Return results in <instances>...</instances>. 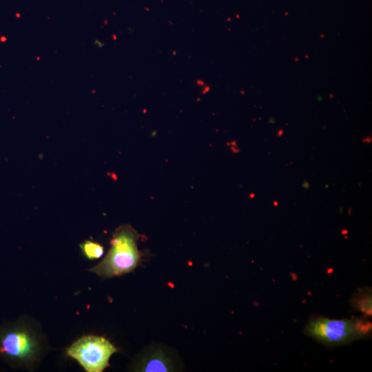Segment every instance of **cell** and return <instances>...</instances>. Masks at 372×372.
I'll return each mask as SVG.
<instances>
[{
  "label": "cell",
  "instance_id": "cell-3",
  "mask_svg": "<svg viewBox=\"0 0 372 372\" xmlns=\"http://www.w3.org/2000/svg\"><path fill=\"white\" fill-rule=\"evenodd\" d=\"M304 331L324 345L337 347L368 337L371 324L362 318L332 319L316 316L308 320Z\"/></svg>",
  "mask_w": 372,
  "mask_h": 372
},
{
  "label": "cell",
  "instance_id": "cell-1",
  "mask_svg": "<svg viewBox=\"0 0 372 372\" xmlns=\"http://www.w3.org/2000/svg\"><path fill=\"white\" fill-rule=\"evenodd\" d=\"M45 351L44 337L30 320L20 318L0 325V358L12 367L30 370Z\"/></svg>",
  "mask_w": 372,
  "mask_h": 372
},
{
  "label": "cell",
  "instance_id": "cell-7",
  "mask_svg": "<svg viewBox=\"0 0 372 372\" xmlns=\"http://www.w3.org/2000/svg\"><path fill=\"white\" fill-rule=\"evenodd\" d=\"M81 247L85 257L90 260L101 258L104 251L101 245L91 240L84 241L81 244Z\"/></svg>",
  "mask_w": 372,
  "mask_h": 372
},
{
  "label": "cell",
  "instance_id": "cell-2",
  "mask_svg": "<svg viewBox=\"0 0 372 372\" xmlns=\"http://www.w3.org/2000/svg\"><path fill=\"white\" fill-rule=\"evenodd\" d=\"M138 238V233L130 225H120L113 234L106 256L89 271L104 278L132 271L141 260L137 247Z\"/></svg>",
  "mask_w": 372,
  "mask_h": 372
},
{
  "label": "cell",
  "instance_id": "cell-10",
  "mask_svg": "<svg viewBox=\"0 0 372 372\" xmlns=\"http://www.w3.org/2000/svg\"><path fill=\"white\" fill-rule=\"evenodd\" d=\"M273 204H274V205H278V203H277V202H276V201H275V202H273Z\"/></svg>",
  "mask_w": 372,
  "mask_h": 372
},
{
  "label": "cell",
  "instance_id": "cell-9",
  "mask_svg": "<svg viewBox=\"0 0 372 372\" xmlns=\"http://www.w3.org/2000/svg\"><path fill=\"white\" fill-rule=\"evenodd\" d=\"M7 41V38L5 36L0 37V41L1 42H5Z\"/></svg>",
  "mask_w": 372,
  "mask_h": 372
},
{
  "label": "cell",
  "instance_id": "cell-6",
  "mask_svg": "<svg viewBox=\"0 0 372 372\" xmlns=\"http://www.w3.org/2000/svg\"><path fill=\"white\" fill-rule=\"evenodd\" d=\"M371 288L360 289L351 298L352 307L364 314L371 315Z\"/></svg>",
  "mask_w": 372,
  "mask_h": 372
},
{
  "label": "cell",
  "instance_id": "cell-4",
  "mask_svg": "<svg viewBox=\"0 0 372 372\" xmlns=\"http://www.w3.org/2000/svg\"><path fill=\"white\" fill-rule=\"evenodd\" d=\"M116 347L106 338L85 335L73 342L66 350L68 356L76 360L87 372H101L109 364Z\"/></svg>",
  "mask_w": 372,
  "mask_h": 372
},
{
  "label": "cell",
  "instance_id": "cell-5",
  "mask_svg": "<svg viewBox=\"0 0 372 372\" xmlns=\"http://www.w3.org/2000/svg\"><path fill=\"white\" fill-rule=\"evenodd\" d=\"M138 365L136 371H169L174 369L171 359L159 349L147 353Z\"/></svg>",
  "mask_w": 372,
  "mask_h": 372
},
{
  "label": "cell",
  "instance_id": "cell-8",
  "mask_svg": "<svg viewBox=\"0 0 372 372\" xmlns=\"http://www.w3.org/2000/svg\"><path fill=\"white\" fill-rule=\"evenodd\" d=\"M302 187L304 189L309 188V183L307 180H304V183L302 184Z\"/></svg>",
  "mask_w": 372,
  "mask_h": 372
}]
</instances>
